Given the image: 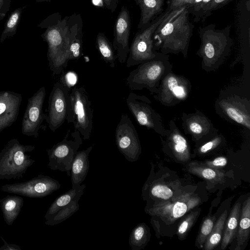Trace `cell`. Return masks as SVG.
Here are the masks:
<instances>
[{
  "instance_id": "1",
  "label": "cell",
  "mask_w": 250,
  "mask_h": 250,
  "mask_svg": "<svg viewBox=\"0 0 250 250\" xmlns=\"http://www.w3.org/2000/svg\"><path fill=\"white\" fill-rule=\"evenodd\" d=\"M189 13L186 6L170 10L153 33L155 50L164 54L181 53L187 56L193 28Z\"/></svg>"
},
{
  "instance_id": "2",
  "label": "cell",
  "mask_w": 250,
  "mask_h": 250,
  "mask_svg": "<svg viewBox=\"0 0 250 250\" xmlns=\"http://www.w3.org/2000/svg\"><path fill=\"white\" fill-rule=\"evenodd\" d=\"M230 32V26L218 29L210 24L200 28L201 42L197 55L202 59V68L206 72L217 69L229 55L232 44Z\"/></svg>"
},
{
  "instance_id": "3",
  "label": "cell",
  "mask_w": 250,
  "mask_h": 250,
  "mask_svg": "<svg viewBox=\"0 0 250 250\" xmlns=\"http://www.w3.org/2000/svg\"><path fill=\"white\" fill-rule=\"evenodd\" d=\"M55 12L43 20L37 26L45 29L41 37L48 45L47 58L53 75L61 74L60 65L68 44L67 20Z\"/></svg>"
},
{
  "instance_id": "4",
  "label": "cell",
  "mask_w": 250,
  "mask_h": 250,
  "mask_svg": "<svg viewBox=\"0 0 250 250\" xmlns=\"http://www.w3.org/2000/svg\"><path fill=\"white\" fill-rule=\"evenodd\" d=\"M172 70L168 56L160 53L131 71L126 78V84L132 90L146 89L151 93L156 94L162 79Z\"/></svg>"
},
{
  "instance_id": "5",
  "label": "cell",
  "mask_w": 250,
  "mask_h": 250,
  "mask_svg": "<svg viewBox=\"0 0 250 250\" xmlns=\"http://www.w3.org/2000/svg\"><path fill=\"white\" fill-rule=\"evenodd\" d=\"M32 145H24L17 138L10 140L0 152V180L22 178L35 161L27 153L34 150Z\"/></svg>"
},
{
  "instance_id": "6",
  "label": "cell",
  "mask_w": 250,
  "mask_h": 250,
  "mask_svg": "<svg viewBox=\"0 0 250 250\" xmlns=\"http://www.w3.org/2000/svg\"><path fill=\"white\" fill-rule=\"evenodd\" d=\"M70 104L66 121L72 123L74 130L79 132L83 139L90 138L93 127L91 102L83 87H75L69 93Z\"/></svg>"
},
{
  "instance_id": "7",
  "label": "cell",
  "mask_w": 250,
  "mask_h": 250,
  "mask_svg": "<svg viewBox=\"0 0 250 250\" xmlns=\"http://www.w3.org/2000/svg\"><path fill=\"white\" fill-rule=\"evenodd\" d=\"M170 10L169 8H167L152 22L136 33L126 61L127 67L139 65L159 55L160 52H156L154 48L153 35Z\"/></svg>"
},
{
  "instance_id": "8",
  "label": "cell",
  "mask_w": 250,
  "mask_h": 250,
  "mask_svg": "<svg viewBox=\"0 0 250 250\" xmlns=\"http://www.w3.org/2000/svg\"><path fill=\"white\" fill-rule=\"evenodd\" d=\"M201 202L197 195L192 192H183L178 196L146 208V211L151 216L160 218L167 224H171Z\"/></svg>"
},
{
  "instance_id": "9",
  "label": "cell",
  "mask_w": 250,
  "mask_h": 250,
  "mask_svg": "<svg viewBox=\"0 0 250 250\" xmlns=\"http://www.w3.org/2000/svg\"><path fill=\"white\" fill-rule=\"evenodd\" d=\"M69 133L70 130H68L62 141L46 150L49 168L53 170L66 172L68 176H70L72 162L78 149L83 143L79 131L74 130L71 134L70 139L68 138Z\"/></svg>"
},
{
  "instance_id": "10",
  "label": "cell",
  "mask_w": 250,
  "mask_h": 250,
  "mask_svg": "<svg viewBox=\"0 0 250 250\" xmlns=\"http://www.w3.org/2000/svg\"><path fill=\"white\" fill-rule=\"evenodd\" d=\"M192 85L188 79L170 71L162 79L154 98L162 105L173 106L185 101L191 91Z\"/></svg>"
},
{
  "instance_id": "11",
  "label": "cell",
  "mask_w": 250,
  "mask_h": 250,
  "mask_svg": "<svg viewBox=\"0 0 250 250\" xmlns=\"http://www.w3.org/2000/svg\"><path fill=\"white\" fill-rule=\"evenodd\" d=\"M126 102L129 110L139 124L165 136L167 129L160 115L151 106V102L147 97L130 92Z\"/></svg>"
},
{
  "instance_id": "12",
  "label": "cell",
  "mask_w": 250,
  "mask_h": 250,
  "mask_svg": "<svg viewBox=\"0 0 250 250\" xmlns=\"http://www.w3.org/2000/svg\"><path fill=\"white\" fill-rule=\"evenodd\" d=\"M85 185L72 188L62 194L53 201L46 212L45 224L53 226L65 221L77 211L80 208L78 203L84 193Z\"/></svg>"
},
{
  "instance_id": "13",
  "label": "cell",
  "mask_w": 250,
  "mask_h": 250,
  "mask_svg": "<svg viewBox=\"0 0 250 250\" xmlns=\"http://www.w3.org/2000/svg\"><path fill=\"white\" fill-rule=\"evenodd\" d=\"M61 188L57 180L47 175H38L27 181L7 184L1 186L4 192L29 198H42L50 195Z\"/></svg>"
},
{
  "instance_id": "14",
  "label": "cell",
  "mask_w": 250,
  "mask_h": 250,
  "mask_svg": "<svg viewBox=\"0 0 250 250\" xmlns=\"http://www.w3.org/2000/svg\"><path fill=\"white\" fill-rule=\"evenodd\" d=\"M69 93V87L61 81L54 84L50 92L46 121L53 132L66 120L70 104Z\"/></svg>"
},
{
  "instance_id": "15",
  "label": "cell",
  "mask_w": 250,
  "mask_h": 250,
  "mask_svg": "<svg viewBox=\"0 0 250 250\" xmlns=\"http://www.w3.org/2000/svg\"><path fill=\"white\" fill-rule=\"evenodd\" d=\"M115 141L119 151L129 162L138 160L141 146L137 130L129 117L123 114L115 130Z\"/></svg>"
},
{
  "instance_id": "16",
  "label": "cell",
  "mask_w": 250,
  "mask_h": 250,
  "mask_svg": "<svg viewBox=\"0 0 250 250\" xmlns=\"http://www.w3.org/2000/svg\"><path fill=\"white\" fill-rule=\"evenodd\" d=\"M45 96V88L42 86L28 99L21 123L23 135L38 137L41 125L47 117L43 112Z\"/></svg>"
},
{
  "instance_id": "17",
  "label": "cell",
  "mask_w": 250,
  "mask_h": 250,
  "mask_svg": "<svg viewBox=\"0 0 250 250\" xmlns=\"http://www.w3.org/2000/svg\"><path fill=\"white\" fill-rule=\"evenodd\" d=\"M215 106L227 119L250 129V102L247 98L230 94L218 99Z\"/></svg>"
},
{
  "instance_id": "18",
  "label": "cell",
  "mask_w": 250,
  "mask_h": 250,
  "mask_svg": "<svg viewBox=\"0 0 250 250\" xmlns=\"http://www.w3.org/2000/svg\"><path fill=\"white\" fill-rule=\"evenodd\" d=\"M131 30V20L129 11L125 6H122L114 27V39L112 43L116 51L118 62L121 63L126 62L130 47L129 37Z\"/></svg>"
},
{
  "instance_id": "19",
  "label": "cell",
  "mask_w": 250,
  "mask_h": 250,
  "mask_svg": "<svg viewBox=\"0 0 250 250\" xmlns=\"http://www.w3.org/2000/svg\"><path fill=\"white\" fill-rule=\"evenodd\" d=\"M68 44L60 65L61 73L66 68L68 62L79 60L83 54V27L81 15L74 13L67 20Z\"/></svg>"
},
{
  "instance_id": "20",
  "label": "cell",
  "mask_w": 250,
  "mask_h": 250,
  "mask_svg": "<svg viewBox=\"0 0 250 250\" xmlns=\"http://www.w3.org/2000/svg\"><path fill=\"white\" fill-rule=\"evenodd\" d=\"M181 119L185 133L191 135L195 141L217 134L218 130L211 120L200 111L188 114L183 112Z\"/></svg>"
},
{
  "instance_id": "21",
  "label": "cell",
  "mask_w": 250,
  "mask_h": 250,
  "mask_svg": "<svg viewBox=\"0 0 250 250\" xmlns=\"http://www.w3.org/2000/svg\"><path fill=\"white\" fill-rule=\"evenodd\" d=\"M21 101L22 96L19 93L0 91V133L17 120Z\"/></svg>"
},
{
  "instance_id": "22",
  "label": "cell",
  "mask_w": 250,
  "mask_h": 250,
  "mask_svg": "<svg viewBox=\"0 0 250 250\" xmlns=\"http://www.w3.org/2000/svg\"><path fill=\"white\" fill-rule=\"evenodd\" d=\"M168 126L165 135L166 137V144L178 160L182 162L188 161L190 157V153L187 139L173 120L169 122Z\"/></svg>"
},
{
  "instance_id": "23",
  "label": "cell",
  "mask_w": 250,
  "mask_h": 250,
  "mask_svg": "<svg viewBox=\"0 0 250 250\" xmlns=\"http://www.w3.org/2000/svg\"><path fill=\"white\" fill-rule=\"evenodd\" d=\"M93 146H90L76 154L70 171L72 188L79 187L85 180L89 168V154Z\"/></svg>"
},
{
  "instance_id": "24",
  "label": "cell",
  "mask_w": 250,
  "mask_h": 250,
  "mask_svg": "<svg viewBox=\"0 0 250 250\" xmlns=\"http://www.w3.org/2000/svg\"><path fill=\"white\" fill-rule=\"evenodd\" d=\"M141 10V17L138 28H146L151 21L163 10L164 0H134Z\"/></svg>"
},
{
  "instance_id": "25",
  "label": "cell",
  "mask_w": 250,
  "mask_h": 250,
  "mask_svg": "<svg viewBox=\"0 0 250 250\" xmlns=\"http://www.w3.org/2000/svg\"><path fill=\"white\" fill-rule=\"evenodd\" d=\"M24 204L22 197L17 195H7L0 199V208L5 223L11 226L20 214Z\"/></svg>"
},
{
  "instance_id": "26",
  "label": "cell",
  "mask_w": 250,
  "mask_h": 250,
  "mask_svg": "<svg viewBox=\"0 0 250 250\" xmlns=\"http://www.w3.org/2000/svg\"><path fill=\"white\" fill-rule=\"evenodd\" d=\"M250 228V197L244 201L241 208L238 228L236 234L237 246L235 250L242 249L249 239Z\"/></svg>"
},
{
  "instance_id": "27",
  "label": "cell",
  "mask_w": 250,
  "mask_h": 250,
  "mask_svg": "<svg viewBox=\"0 0 250 250\" xmlns=\"http://www.w3.org/2000/svg\"><path fill=\"white\" fill-rule=\"evenodd\" d=\"M241 204L236 203L227 218L221 241V248L225 250L236 237L241 210Z\"/></svg>"
},
{
  "instance_id": "28",
  "label": "cell",
  "mask_w": 250,
  "mask_h": 250,
  "mask_svg": "<svg viewBox=\"0 0 250 250\" xmlns=\"http://www.w3.org/2000/svg\"><path fill=\"white\" fill-rule=\"evenodd\" d=\"M188 171L214 184L224 183L226 176L224 171L210 167L197 162L189 164Z\"/></svg>"
},
{
  "instance_id": "29",
  "label": "cell",
  "mask_w": 250,
  "mask_h": 250,
  "mask_svg": "<svg viewBox=\"0 0 250 250\" xmlns=\"http://www.w3.org/2000/svg\"><path fill=\"white\" fill-rule=\"evenodd\" d=\"M150 238L149 228L144 223L135 227L130 234L128 243L132 250L143 249Z\"/></svg>"
},
{
  "instance_id": "30",
  "label": "cell",
  "mask_w": 250,
  "mask_h": 250,
  "mask_svg": "<svg viewBox=\"0 0 250 250\" xmlns=\"http://www.w3.org/2000/svg\"><path fill=\"white\" fill-rule=\"evenodd\" d=\"M228 211L225 210L215 221L212 230L204 244L202 249L204 250H213L220 243Z\"/></svg>"
},
{
  "instance_id": "31",
  "label": "cell",
  "mask_w": 250,
  "mask_h": 250,
  "mask_svg": "<svg viewBox=\"0 0 250 250\" xmlns=\"http://www.w3.org/2000/svg\"><path fill=\"white\" fill-rule=\"evenodd\" d=\"M96 47L105 63L110 67L114 68L117 58L112 43L103 33L99 32L96 37Z\"/></svg>"
},
{
  "instance_id": "32",
  "label": "cell",
  "mask_w": 250,
  "mask_h": 250,
  "mask_svg": "<svg viewBox=\"0 0 250 250\" xmlns=\"http://www.w3.org/2000/svg\"><path fill=\"white\" fill-rule=\"evenodd\" d=\"M142 191L144 199L149 197L166 201L173 196V191L172 189L167 185L162 183H146Z\"/></svg>"
},
{
  "instance_id": "33",
  "label": "cell",
  "mask_w": 250,
  "mask_h": 250,
  "mask_svg": "<svg viewBox=\"0 0 250 250\" xmlns=\"http://www.w3.org/2000/svg\"><path fill=\"white\" fill-rule=\"evenodd\" d=\"M25 7H18L10 15L0 37V43H2L6 39L13 37L16 34L21 21L22 11Z\"/></svg>"
},
{
  "instance_id": "34",
  "label": "cell",
  "mask_w": 250,
  "mask_h": 250,
  "mask_svg": "<svg viewBox=\"0 0 250 250\" xmlns=\"http://www.w3.org/2000/svg\"><path fill=\"white\" fill-rule=\"evenodd\" d=\"M215 215L211 214L210 211L202 222L195 241V246L198 249H202L204 244L213 229L216 221Z\"/></svg>"
},
{
  "instance_id": "35",
  "label": "cell",
  "mask_w": 250,
  "mask_h": 250,
  "mask_svg": "<svg viewBox=\"0 0 250 250\" xmlns=\"http://www.w3.org/2000/svg\"><path fill=\"white\" fill-rule=\"evenodd\" d=\"M200 212V209L192 211L182 218L178 224L177 235L180 240L185 239L197 220Z\"/></svg>"
},
{
  "instance_id": "36",
  "label": "cell",
  "mask_w": 250,
  "mask_h": 250,
  "mask_svg": "<svg viewBox=\"0 0 250 250\" xmlns=\"http://www.w3.org/2000/svg\"><path fill=\"white\" fill-rule=\"evenodd\" d=\"M223 136L216 134L210 140L203 144L198 148V153L199 154H205L218 147L223 142Z\"/></svg>"
},
{
  "instance_id": "37",
  "label": "cell",
  "mask_w": 250,
  "mask_h": 250,
  "mask_svg": "<svg viewBox=\"0 0 250 250\" xmlns=\"http://www.w3.org/2000/svg\"><path fill=\"white\" fill-rule=\"evenodd\" d=\"M202 0H170L169 8L173 10L186 6L189 12H192L196 6Z\"/></svg>"
},
{
  "instance_id": "38",
  "label": "cell",
  "mask_w": 250,
  "mask_h": 250,
  "mask_svg": "<svg viewBox=\"0 0 250 250\" xmlns=\"http://www.w3.org/2000/svg\"><path fill=\"white\" fill-rule=\"evenodd\" d=\"M229 0H211L207 5H206L198 16H208L210 12L219 7L223 4L226 3Z\"/></svg>"
},
{
  "instance_id": "39",
  "label": "cell",
  "mask_w": 250,
  "mask_h": 250,
  "mask_svg": "<svg viewBox=\"0 0 250 250\" xmlns=\"http://www.w3.org/2000/svg\"><path fill=\"white\" fill-rule=\"evenodd\" d=\"M228 159L224 156H219L212 160H206L203 164L210 167L219 169L227 165Z\"/></svg>"
},
{
  "instance_id": "40",
  "label": "cell",
  "mask_w": 250,
  "mask_h": 250,
  "mask_svg": "<svg viewBox=\"0 0 250 250\" xmlns=\"http://www.w3.org/2000/svg\"><path fill=\"white\" fill-rule=\"evenodd\" d=\"M11 0H0V17L4 18L9 10Z\"/></svg>"
},
{
  "instance_id": "41",
  "label": "cell",
  "mask_w": 250,
  "mask_h": 250,
  "mask_svg": "<svg viewBox=\"0 0 250 250\" xmlns=\"http://www.w3.org/2000/svg\"><path fill=\"white\" fill-rule=\"evenodd\" d=\"M119 0H103L105 7L111 12L116 9Z\"/></svg>"
},
{
  "instance_id": "42",
  "label": "cell",
  "mask_w": 250,
  "mask_h": 250,
  "mask_svg": "<svg viewBox=\"0 0 250 250\" xmlns=\"http://www.w3.org/2000/svg\"><path fill=\"white\" fill-rule=\"evenodd\" d=\"M0 238L3 242L4 245L0 247V250H21L20 246L14 244L8 243L1 236H0Z\"/></svg>"
},
{
  "instance_id": "43",
  "label": "cell",
  "mask_w": 250,
  "mask_h": 250,
  "mask_svg": "<svg viewBox=\"0 0 250 250\" xmlns=\"http://www.w3.org/2000/svg\"><path fill=\"white\" fill-rule=\"evenodd\" d=\"M211 0H202L195 8L192 13L195 16L199 15L203 7Z\"/></svg>"
},
{
  "instance_id": "44",
  "label": "cell",
  "mask_w": 250,
  "mask_h": 250,
  "mask_svg": "<svg viewBox=\"0 0 250 250\" xmlns=\"http://www.w3.org/2000/svg\"><path fill=\"white\" fill-rule=\"evenodd\" d=\"M92 3L97 7H105L103 0H91Z\"/></svg>"
},
{
  "instance_id": "45",
  "label": "cell",
  "mask_w": 250,
  "mask_h": 250,
  "mask_svg": "<svg viewBox=\"0 0 250 250\" xmlns=\"http://www.w3.org/2000/svg\"><path fill=\"white\" fill-rule=\"evenodd\" d=\"M37 2H50L51 0H35Z\"/></svg>"
},
{
  "instance_id": "46",
  "label": "cell",
  "mask_w": 250,
  "mask_h": 250,
  "mask_svg": "<svg viewBox=\"0 0 250 250\" xmlns=\"http://www.w3.org/2000/svg\"><path fill=\"white\" fill-rule=\"evenodd\" d=\"M3 18L0 17V21L2 20Z\"/></svg>"
}]
</instances>
